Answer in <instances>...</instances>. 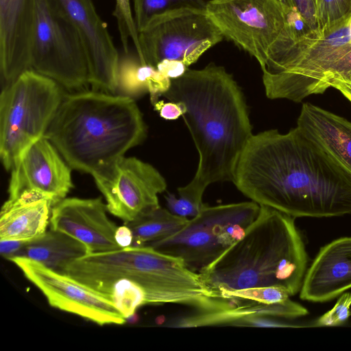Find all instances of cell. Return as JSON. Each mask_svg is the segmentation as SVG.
<instances>
[{"label": "cell", "mask_w": 351, "mask_h": 351, "mask_svg": "<svg viewBox=\"0 0 351 351\" xmlns=\"http://www.w3.org/2000/svg\"><path fill=\"white\" fill-rule=\"evenodd\" d=\"M232 182L252 201L293 218L351 215V175L298 126L252 134Z\"/></svg>", "instance_id": "obj_1"}, {"label": "cell", "mask_w": 351, "mask_h": 351, "mask_svg": "<svg viewBox=\"0 0 351 351\" xmlns=\"http://www.w3.org/2000/svg\"><path fill=\"white\" fill-rule=\"evenodd\" d=\"M162 96L185 106L182 117L199 154L195 176L179 190L202 200L209 184L232 182L252 136L243 92L223 66L211 63L199 70L188 69L182 76L172 79Z\"/></svg>", "instance_id": "obj_2"}, {"label": "cell", "mask_w": 351, "mask_h": 351, "mask_svg": "<svg viewBox=\"0 0 351 351\" xmlns=\"http://www.w3.org/2000/svg\"><path fill=\"white\" fill-rule=\"evenodd\" d=\"M63 274L111 302L126 320L146 304L192 306L203 289L199 274L181 258L148 245L89 253Z\"/></svg>", "instance_id": "obj_3"}, {"label": "cell", "mask_w": 351, "mask_h": 351, "mask_svg": "<svg viewBox=\"0 0 351 351\" xmlns=\"http://www.w3.org/2000/svg\"><path fill=\"white\" fill-rule=\"evenodd\" d=\"M147 129L129 97L97 90L65 94L45 137L75 170L109 177L119 160L141 144Z\"/></svg>", "instance_id": "obj_4"}, {"label": "cell", "mask_w": 351, "mask_h": 351, "mask_svg": "<svg viewBox=\"0 0 351 351\" xmlns=\"http://www.w3.org/2000/svg\"><path fill=\"white\" fill-rule=\"evenodd\" d=\"M260 206L257 217L244 234L199 272L213 290L222 294L279 287L290 296L300 292L307 270L308 255L295 218Z\"/></svg>", "instance_id": "obj_5"}, {"label": "cell", "mask_w": 351, "mask_h": 351, "mask_svg": "<svg viewBox=\"0 0 351 351\" xmlns=\"http://www.w3.org/2000/svg\"><path fill=\"white\" fill-rule=\"evenodd\" d=\"M263 71L266 95L300 102L323 94L335 81L351 82V19L332 30L295 36L282 32Z\"/></svg>", "instance_id": "obj_6"}, {"label": "cell", "mask_w": 351, "mask_h": 351, "mask_svg": "<svg viewBox=\"0 0 351 351\" xmlns=\"http://www.w3.org/2000/svg\"><path fill=\"white\" fill-rule=\"evenodd\" d=\"M64 95L61 85L32 69L2 88L0 158L7 171L45 136Z\"/></svg>", "instance_id": "obj_7"}, {"label": "cell", "mask_w": 351, "mask_h": 351, "mask_svg": "<svg viewBox=\"0 0 351 351\" xmlns=\"http://www.w3.org/2000/svg\"><path fill=\"white\" fill-rule=\"evenodd\" d=\"M260 208L253 201L206 204L179 231L145 245L181 258L189 269L199 273L244 234Z\"/></svg>", "instance_id": "obj_8"}, {"label": "cell", "mask_w": 351, "mask_h": 351, "mask_svg": "<svg viewBox=\"0 0 351 351\" xmlns=\"http://www.w3.org/2000/svg\"><path fill=\"white\" fill-rule=\"evenodd\" d=\"M30 66L69 90L90 84L85 44L75 25L50 0H37Z\"/></svg>", "instance_id": "obj_9"}, {"label": "cell", "mask_w": 351, "mask_h": 351, "mask_svg": "<svg viewBox=\"0 0 351 351\" xmlns=\"http://www.w3.org/2000/svg\"><path fill=\"white\" fill-rule=\"evenodd\" d=\"M223 36L206 10H173L152 20L138 32L141 64L153 67L175 60L187 67Z\"/></svg>", "instance_id": "obj_10"}, {"label": "cell", "mask_w": 351, "mask_h": 351, "mask_svg": "<svg viewBox=\"0 0 351 351\" xmlns=\"http://www.w3.org/2000/svg\"><path fill=\"white\" fill-rule=\"evenodd\" d=\"M206 10L223 38L255 58L261 68L287 23L280 0H210Z\"/></svg>", "instance_id": "obj_11"}, {"label": "cell", "mask_w": 351, "mask_h": 351, "mask_svg": "<svg viewBox=\"0 0 351 351\" xmlns=\"http://www.w3.org/2000/svg\"><path fill=\"white\" fill-rule=\"evenodd\" d=\"M45 296L49 304L98 325H122L126 319L115 306L69 276L52 270L28 258L9 259Z\"/></svg>", "instance_id": "obj_12"}, {"label": "cell", "mask_w": 351, "mask_h": 351, "mask_svg": "<svg viewBox=\"0 0 351 351\" xmlns=\"http://www.w3.org/2000/svg\"><path fill=\"white\" fill-rule=\"evenodd\" d=\"M94 180L108 211L124 224L160 207L158 195L167 188L159 171L136 157H123L109 177Z\"/></svg>", "instance_id": "obj_13"}, {"label": "cell", "mask_w": 351, "mask_h": 351, "mask_svg": "<svg viewBox=\"0 0 351 351\" xmlns=\"http://www.w3.org/2000/svg\"><path fill=\"white\" fill-rule=\"evenodd\" d=\"M71 167L45 138L33 143L11 171L8 199H45L54 206L73 188Z\"/></svg>", "instance_id": "obj_14"}, {"label": "cell", "mask_w": 351, "mask_h": 351, "mask_svg": "<svg viewBox=\"0 0 351 351\" xmlns=\"http://www.w3.org/2000/svg\"><path fill=\"white\" fill-rule=\"evenodd\" d=\"M75 25L85 44L93 90L116 94L119 55L92 0H50Z\"/></svg>", "instance_id": "obj_15"}, {"label": "cell", "mask_w": 351, "mask_h": 351, "mask_svg": "<svg viewBox=\"0 0 351 351\" xmlns=\"http://www.w3.org/2000/svg\"><path fill=\"white\" fill-rule=\"evenodd\" d=\"M107 212L101 197L64 198L51 208L50 229L83 243L90 253L121 249L115 238L118 226L108 218Z\"/></svg>", "instance_id": "obj_16"}, {"label": "cell", "mask_w": 351, "mask_h": 351, "mask_svg": "<svg viewBox=\"0 0 351 351\" xmlns=\"http://www.w3.org/2000/svg\"><path fill=\"white\" fill-rule=\"evenodd\" d=\"M37 0H0V73L2 87L31 69L30 51Z\"/></svg>", "instance_id": "obj_17"}, {"label": "cell", "mask_w": 351, "mask_h": 351, "mask_svg": "<svg viewBox=\"0 0 351 351\" xmlns=\"http://www.w3.org/2000/svg\"><path fill=\"white\" fill-rule=\"evenodd\" d=\"M308 314V310L291 300L276 304L239 302L230 308L215 312L194 311L171 322V326L193 328L202 326H253L300 328L289 322Z\"/></svg>", "instance_id": "obj_18"}, {"label": "cell", "mask_w": 351, "mask_h": 351, "mask_svg": "<svg viewBox=\"0 0 351 351\" xmlns=\"http://www.w3.org/2000/svg\"><path fill=\"white\" fill-rule=\"evenodd\" d=\"M351 289V237L337 239L323 246L307 268L300 298L326 302Z\"/></svg>", "instance_id": "obj_19"}, {"label": "cell", "mask_w": 351, "mask_h": 351, "mask_svg": "<svg viewBox=\"0 0 351 351\" xmlns=\"http://www.w3.org/2000/svg\"><path fill=\"white\" fill-rule=\"evenodd\" d=\"M299 127L351 175V122L310 103H304Z\"/></svg>", "instance_id": "obj_20"}, {"label": "cell", "mask_w": 351, "mask_h": 351, "mask_svg": "<svg viewBox=\"0 0 351 351\" xmlns=\"http://www.w3.org/2000/svg\"><path fill=\"white\" fill-rule=\"evenodd\" d=\"M51 203L45 199H8L0 214V240L29 242L42 237L49 224Z\"/></svg>", "instance_id": "obj_21"}, {"label": "cell", "mask_w": 351, "mask_h": 351, "mask_svg": "<svg viewBox=\"0 0 351 351\" xmlns=\"http://www.w3.org/2000/svg\"><path fill=\"white\" fill-rule=\"evenodd\" d=\"M89 253L83 243L64 232L50 229L38 239L24 243L14 256L30 258L63 274L69 264Z\"/></svg>", "instance_id": "obj_22"}, {"label": "cell", "mask_w": 351, "mask_h": 351, "mask_svg": "<svg viewBox=\"0 0 351 351\" xmlns=\"http://www.w3.org/2000/svg\"><path fill=\"white\" fill-rule=\"evenodd\" d=\"M188 219L160 206L125 225L132 233L131 246H141L173 235L186 224Z\"/></svg>", "instance_id": "obj_23"}, {"label": "cell", "mask_w": 351, "mask_h": 351, "mask_svg": "<svg viewBox=\"0 0 351 351\" xmlns=\"http://www.w3.org/2000/svg\"><path fill=\"white\" fill-rule=\"evenodd\" d=\"M133 4L134 21L139 32L159 16L184 8L206 10V2L204 0H133Z\"/></svg>", "instance_id": "obj_24"}, {"label": "cell", "mask_w": 351, "mask_h": 351, "mask_svg": "<svg viewBox=\"0 0 351 351\" xmlns=\"http://www.w3.org/2000/svg\"><path fill=\"white\" fill-rule=\"evenodd\" d=\"M350 19L351 0H316L317 31L332 30Z\"/></svg>", "instance_id": "obj_25"}, {"label": "cell", "mask_w": 351, "mask_h": 351, "mask_svg": "<svg viewBox=\"0 0 351 351\" xmlns=\"http://www.w3.org/2000/svg\"><path fill=\"white\" fill-rule=\"evenodd\" d=\"M138 56L124 53L119 56L116 95L129 97L132 99L139 97L147 92V88L138 80L137 66L140 63Z\"/></svg>", "instance_id": "obj_26"}, {"label": "cell", "mask_w": 351, "mask_h": 351, "mask_svg": "<svg viewBox=\"0 0 351 351\" xmlns=\"http://www.w3.org/2000/svg\"><path fill=\"white\" fill-rule=\"evenodd\" d=\"M113 15L117 19L124 53H128L129 39L132 38L137 56L141 58V52L138 40V32L132 16L130 0H116Z\"/></svg>", "instance_id": "obj_27"}, {"label": "cell", "mask_w": 351, "mask_h": 351, "mask_svg": "<svg viewBox=\"0 0 351 351\" xmlns=\"http://www.w3.org/2000/svg\"><path fill=\"white\" fill-rule=\"evenodd\" d=\"M234 304L239 302H257L265 304L284 302L290 299L288 291L279 287H255L222 293Z\"/></svg>", "instance_id": "obj_28"}, {"label": "cell", "mask_w": 351, "mask_h": 351, "mask_svg": "<svg viewBox=\"0 0 351 351\" xmlns=\"http://www.w3.org/2000/svg\"><path fill=\"white\" fill-rule=\"evenodd\" d=\"M136 73L138 81L145 86L149 93L153 105L170 87L171 80L153 66L143 64L140 62Z\"/></svg>", "instance_id": "obj_29"}, {"label": "cell", "mask_w": 351, "mask_h": 351, "mask_svg": "<svg viewBox=\"0 0 351 351\" xmlns=\"http://www.w3.org/2000/svg\"><path fill=\"white\" fill-rule=\"evenodd\" d=\"M351 316V292L341 294L334 306L314 320L309 326H339Z\"/></svg>", "instance_id": "obj_30"}, {"label": "cell", "mask_w": 351, "mask_h": 351, "mask_svg": "<svg viewBox=\"0 0 351 351\" xmlns=\"http://www.w3.org/2000/svg\"><path fill=\"white\" fill-rule=\"evenodd\" d=\"M285 7L296 11L313 30L317 29L316 0H280Z\"/></svg>", "instance_id": "obj_31"}, {"label": "cell", "mask_w": 351, "mask_h": 351, "mask_svg": "<svg viewBox=\"0 0 351 351\" xmlns=\"http://www.w3.org/2000/svg\"><path fill=\"white\" fill-rule=\"evenodd\" d=\"M154 110L159 115L167 120H175L182 116L186 111L185 106L180 102H165L157 101L154 105Z\"/></svg>", "instance_id": "obj_32"}, {"label": "cell", "mask_w": 351, "mask_h": 351, "mask_svg": "<svg viewBox=\"0 0 351 351\" xmlns=\"http://www.w3.org/2000/svg\"><path fill=\"white\" fill-rule=\"evenodd\" d=\"M155 68L171 80L182 76L188 69L184 63L175 60H163Z\"/></svg>", "instance_id": "obj_33"}, {"label": "cell", "mask_w": 351, "mask_h": 351, "mask_svg": "<svg viewBox=\"0 0 351 351\" xmlns=\"http://www.w3.org/2000/svg\"><path fill=\"white\" fill-rule=\"evenodd\" d=\"M25 242L12 241V240H0V252L2 256L7 259L15 256L17 252L22 247Z\"/></svg>", "instance_id": "obj_34"}, {"label": "cell", "mask_w": 351, "mask_h": 351, "mask_svg": "<svg viewBox=\"0 0 351 351\" xmlns=\"http://www.w3.org/2000/svg\"><path fill=\"white\" fill-rule=\"evenodd\" d=\"M116 241L121 247L131 246L133 242V236L130 228L125 225L118 227L116 234Z\"/></svg>", "instance_id": "obj_35"}, {"label": "cell", "mask_w": 351, "mask_h": 351, "mask_svg": "<svg viewBox=\"0 0 351 351\" xmlns=\"http://www.w3.org/2000/svg\"><path fill=\"white\" fill-rule=\"evenodd\" d=\"M332 88L339 90L348 100L351 101V82L335 81L332 84Z\"/></svg>", "instance_id": "obj_36"}]
</instances>
